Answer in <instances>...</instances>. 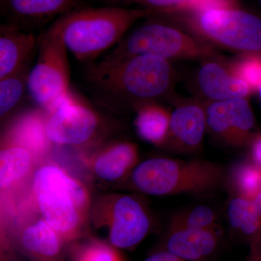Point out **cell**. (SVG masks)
<instances>
[{
    "mask_svg": "<svg viewBox=\"0 0 261 261\" xmlns=\"http://www.w3.org/2000/svg\"><path fill=\"white\" fill-rule=\"evenodd\" d=\"M84 75L92 99L116 112L172 97L178 80L171 61L152 56L92 62L85 65Z\"/></svg>",
    "mask_w": 261,
    "mask_h": 261,
    "instance_id": "cell-1",
    "label": "cell"
},
{
    "mask_svg": "<svg viewBox=\"0 0 261 261\" xmlns=\"http://www.w3.org/2000/svg\"><path fill=\"white\" fill-rule=\"evenodd\" d=\"M153 15L145 8H77L50 27L61 35L68 51L87 64L118 45L137 22Z\"/></svg>",
    "mask_w": 261,
    "mask_h": 261,
    "instance_id": "cell-2",
    "label": "cell"
},
{
    "mask_svg": "<svg viewBox=\"0 0 261 261\" xmlns=\"http://www.w3.org/2000/svg\"><path fill=\"white\" fill-rule=\"evenodd\" d=\"M227 168L202 159L154 157L138 163L130 186L145 195L207 196L226 184Z\"/></svg>",
    "mask_w": 261,
    "mask_h": 261,
    "instance_id": "cell-3",
    "label": "cell"
},
{
    "mask_svg": "<svg viewBox=\"0 0 261 261\" xmlns=\"http://www.w3.org/2000/svg\"><path fill=\"white\" fill-rule=\"evenodd\" d=\"M134 56H155L171 62L202 61L218 56L214 46L159 15L143 19L101 60L115 61Z\"/></svg>",
    "mask_w": 261,
    "mask_h": 261,
    "instance_id": "cell-4",
    "label": "cell"
},
{
    "mask_svg": "<svg viewBox=\"0 0 261 261\" xmlns=\"http://www.w3.org/2000/svg\"><path fill=\"white\" fill-rule=\"evenodd\" d=\"M160 15L214 47H222L238 55L261 53V16L239 5Z\"/></svg>",
    "mask_w": 261,
    "mask_h": 261,
    "instance_id": "cell-5",
    "label": "cell"
},
{
    "mask_svg": "<svg viewBox=\"0 0 261 261\" xmlns=\"http://www.w3.org/2000/svg\"><path fill=\"white\" fill-rule=\"evenodd\" d=\"M32 190L42 219L64 241L74 238L89 203L84 187L61 168L46 164L34 173Z\"/></svg>",
    "mask_w": 261,
    "mask_h": 261,
    "instance_id": "cell-6",
    "label": "cell"
},
{
    "mask_svg": "<svg viewBox=\"0 0 261 261\" xmlns=\"http://www.w3.org/2000/svg\"><path fill=\"white\" fill-rule=\"evenodd\" d=\"M37 61L29 71L27 92L49 113L70 92L68 49L61 35L50 27L38 39Z\"/></svg>",
    "mask_w": 261,
    "mask_h": 261,
    "instance_id": "cell-7",
    "label": "cell"
},
{
    "mask_svg": "<svg viewBox=\"0 0 261 261\" xmlns=\"http://www.w3.org/2000/svg\"><path fill=\"white\" fill-rule=\"evenodd\" d=\"M101 126V118L82 98L68 94L47 113L46 134L51 144L82 145L92 140Z\"/></svg>",
    "mask_w": 261,
    "mask_h": 261,
    "instance_id": "cell-8",
    "label": "cell"
},
{
    "mask_svg": "<svg viewBox=\"0 0 261 261\" xmlns=\"http://www.w3.org/2000/svg\"><path fill=\"white\" fill-rule=\"evenodd\" d=\"M207 133L233 148L247 147L255 132V118L247 98L205 102Z\"/></svg>",
    "mask_w": 261,
    "mask_h": 261,
    "instance_id": "cell-9",
    "label": "cell"
},
{
    "mask_svg": "<svg viewBox=\"0 0 261 261\" xmlns=\"http://www.w3.org/2000/svg\"><path fill=\"white\" fill-rule=\"evenodd\" d=\"M151 225L148 210L140 199L119 195L110 211V243L115 248H132L148 234Z\"/></svg>",
    "mask_w": 261,
    "mask_h": 261,
    "instance_id": "cell-10",
    "label": "cell"
},
{
    "mask_svg": "<svg viewBox=\"0 0 261 261\" xmlns=\"http://www.w3.org/2000/svg\"><path fill=\"white\" fill-rule=\"evenodd\" d=\"M206 102L200 99L178 101L171 112L167 143L177 153L200 150L207 133Z\"/></svg>",
    "mask_w": 261,
    "mask_h": 261,
    "instance_id": "cell-11",
    "label": "cell"
},
{
    "mask_svg": "<svg viewBox=\"0 0 261 261\" xmlns=\"http://www.w3.org/2000/svg\"><path fill=\"white\" fill-rule=\"evenodd\" d=\"M219 57L202 61L195 76L197 92L205 102H219L237 98L248 99L255 92L241 79L233 75L228 62Z\"/></svg>",
    "mask_w": 261,
    "mask_h": 261,
    "instance_id": "cell-12",
    "label": "cell"
},
{
    "mask_svg": "<svg viewBox=\"0 0 261 261\" xmlns=\"http://www.w3.org/2000/svg\"><path fill=\"white\" fill-rule=\"evenodd\" d=\"M79 0H0L7 25L29 32L77 8Z\"/></svg>",
    "mask_w": 261,
    "mask_h": 261,
    "instance_id": "cell-13",
    "label": "cell"
},
{
    "mask_svg": "<svg viewBox=\"0 0 261 261\" xmlns=\"http://www.w3.org/2000/svg\"><path fill=\"white\" fill-rule=\"evenodd\" d=\"M219 229L168 228L163 250L185 261H204L220 243Z\"/></svg>",
    "mask_w": 261,
    "mask_h": 261,
    "instance_id": "cell-14",
    "label": "cell"
},
{
    "mask_svg": "<svg viewBox=\"0 0 261 261\" xmlns=\"http://www.w3.org/2000/svg\"><path fill=\"white\" fill-rule=\"evenodd\" d=\"M38 39L32 32L3 24L0 29V79L28 66Z\"/></svg>",
    "mask_w": 261,
    "mask_h": 261,
    "instance_id": "cell-15",
    "label": "cell"
},
{
    "mask_svg": "<svg viewBox=\"0 0 261 261\" xmlns=\"http://www.w3.org/2000/svg\"><path fill=\"white\" fill-rule=\"evenodd\" d=\"M137 145L126 141L111 144L94 157L93 171L97 177L106 181H115L132 173L138 164Z\"/></svg>",
    "mask_w": 261,
    "mask_h": 261,
    "instance_id": "cell-16",
    "label": "cell"
},
{
    "mask_svg": "<svg viewBox=\"0 0 261 261\" xmlns=\"http://www.w3.org/2000/svg\"><path fill=\"white\" fill-rule=\"evenodd\" d=\"M24 250L32 256L50 260L59 256L63 239L41 218L25 226L20 238Z\"/></svg>",
    "mask_w": 261,
    "mask_h": 261,
    "instance_id": "cell-17",
    "label": "cell"
},
{
    "mask_svg": "<svg viewBox=\"0 0 261 261\" xmlns=\"http://www.w3.org/2000/svg\"><path fill=\"white\" fill-rule=\"evenodd\" d=\"M136 112V132L142 140L155 146H166L171 121V111L160 102L140 106Z\"/></svg>",
    "mask_w": 261,
    "mask_h": 261,
    "instance_id": "cell-18",
    "label": "cell"
},
{
    "mask_svg": "<svg viewBox=\"0 0 261 261\" xmlns=\"http://www.w3.org/2000/svg\"><path fill=\"white\" fill-rule=\"evenodd\" d=\"M226 214L230 227L249 247L260 238L261 215L252 200L230 195Z\"/></svg>",
    "mask_w": 261,
    "mask_h": 261,
    "instance_id": "cell-19",
    "label": "cell"
},
{
    "mask_svg": "<svg viewBox=\"0 0 261 261\" xmlns=\"http://www.w3.org/2000/svg\"><path fill=\"white\" fill-rule=\"evenodd\" d=\"M47 118L41 113L25 115L15 122L5 137L23 146L33 156L44 153L51 144L46 134Z\"/></svg>",
    "mask_w": 261,
    "mask_h": 261,
    "instance_id": "cell-20",
    "label": "cell"
},
{
    "mask_svg": "<svg viewBox=\"0 0 261 261\" xmlns=\"http://www.w3.org/2000/svg\"><path fill=\"white\" fill-rule=\"evenodd\" d=\"M33 154L13 141L4 137L0 152V186L7 190L23 179L30 171Z\"/></svg>",
    "mask_w": 261,
    "mask_h": 261,
    "instance_id": "cell-21",
    "label": "cell"
},
{
    "mask_svg": "<svg viewBox=\"0 0 261 261\" xmlns=\"http://www.w3.org/2000/svg\"><path fill=\"white\" fill-rule=\"evenodd\" d=\"M225 185L230 195L252 200L261 192V166L250 159L235 163L228 169Z\"/></svg>",
    "mask_w": 261,
    "mask_h": 261,
    "instance_id": "cell-22",
    "label": "cell"
},
{
    "mask_svg": "<svg viewBox=\"0 0 261 261\" xmlns=\"http://www.w3.org/2000/svg\"><path fill=\"white\" fill-rule=\"evenodd\" d=\"M28 66L0 79V116L4 118L19 104L27 92Z\"/></svg>",
    "mask_w": 261,
    "mask_h": 261,
    "instance_id": "cell-23",
    "label": "cell"
},
{
    "mask_svg": "<svg viewBox=\"0 0 261 261\" xmlns=\"http://www.w3.org/2000/svg\"><path fill=\"white\" fill-rule=\"evenodd\" d=\"M218 216L210 207L194 206L173 215L169 228H214L218 229Z\"/></svg>",
    "mask_w": 261,
    "mask_h": 261,
    "instance_id": "cell-24",
    "label": "cell"
},
{
    "mask_svg": "<svg viewBox=\"0 0 261 261\" xmlns=\"http://www.w3.org/2000/svg\"><path fill=\"white\" fill-rule=\"evenodd\" d=\"M228 65L233 75L246 82L257 93L261 85V53L239 54Z\"/></svg>",
    "mask_w": 261,
    "mask_h": 261,
    "instance_id": "cell-25",
    "label": "cell"
},
{
    "mask_svg": "<svg viewBox=\"0 0 261 261\" xmlns=\"http://www.w3.org/2000/svg\"><path fill=\"white\" fill-rule=\"evenodd\" d=\"M73 261H123L116 249L101 242L84 244L75 250Z\"/></svg>",
    "mask_w": 261,
    "mask_h": 261,
    "instance_id": "cell-26",
    "label": "cell"
},
{
    "mask_svg": "<svg viewBox=\"0 0 261 261\" xmlns=\"http://www.w3.org/2000/svg\"><path fill=\"white\" fill-rule=\"evenodd\" d=\"M190 0H130L155 15H171L185 11Z\"/></svg>",
    "mask_w": 261,
    "mask_h": 261,
    "instance_id": "cell-27",
    "label": "cell"
},
{
    "mask_svg": "<svg viewBox=\"0 0 261 261\" xmlns=\"http://www.w3.org/2000/svg\"><path fill=\"white\" fill-rule=\"evenodd\" d=\"M249 159L261 166V132H255L248 145Z\"/></svg>",
    "mask_w": 261,
    "mask_h": 261,
    "instance_id": "cell-28",
    "label": "cell"
},
{
    "mask_svg": "<svg viewBox=\"0 0 261 261\" xmlns=\"http://www.w3.org/2000/svg\"><path fill=\"white\" fill-rule=\"evenodd\" d=\"M144 261H185L166 250L155 252Z\"/></svg>",
    "mask_w": 261,
    "mask_h": 261,
    "instance_id": "cell-29",
    "label": "cell"
},
{
    "mask_svg": "<svg viewBox=\"0 0 261 261\" xmlns=\"http://www.w3.org/2000/svg\"><path fill=\"white\" fill-rule=\"evenodd\" d=\"M245 261H261V237L250 246L248 256Z\"/></svg>",
    "mask_w": 261,
    "mask_h": 261,
    "instance_id": "cell-30",
    "label": "cell"
},
{
    "mask_svg": "<svg viewBox=\"0 0 261 261\" xmlns=\"http://www.w3.org/2000/svg\"><path fill=\"white\" fill-rule=\"evenodd\" d=\"M252 201H253L254 205H255V207H256L259 214L261 215V192L255 198L252 199Z\"/></svg>",
    "mask_w": 261,
    "mask_h": 261,
    "instance_id": "cell-31",
    "label": "cell"
},
{
    "mask_svg": "<svg viewBox=\"0 0 261 261\" xmlns=\"http://www.w3.org/2000/svg\"><path fill=\"white\" fill-rule=\"evenodd\" d=\"M109 3H113V4H119V3H122V4H130V0H107Z\"/></svg>",
    "mask_w": 261,
    "mask_h": 261,
    "instance_id": "cell-32",
    "label": "cell"
},
{
    "mask_svg": "<svg viewBox=\"0 0 261 261\" xmlns=\"http://www.w3.org/2000/svg\"><path fill=\"white\" fill-rule=\"evenodd\" d=\"M257 94H258L259 100H260L261 106V85L260 86V87H259L258 89H257Z\"/></svg>",
    "mask_w": 261,
    "mask_h": 261,
    "instance_id": "cell-33",
    "label": "cell"
},
{
    "mask_svg": "<svg viewBox=\"0 0 261 261\" xmlns=\"http://www.w3.org/2000/svg\"><path fill=\"white\" fill-rule=\"evenodd\" d=\"M259 5H260V8H261V0H258Z\"/></svg>",
    "mask_w": 261,
    "mask_h": 261,
    "instance_id": "cell-34",
    "label": "cell"
},
{
    "mask_svg": "<svg viewBox=\"0 0 261 261\" xmlns=\"http://www.w3.org/2000/svg\"><path fill=\"white\" fill-rule=\"evenodd\" d=\"M234 1H238V0H234Z\"/></svg>",
    "mask_w": 261,
    "mask_h": 261,
    "instance_id": "cell-35",
    "label": "cell"
}]
</instances>
